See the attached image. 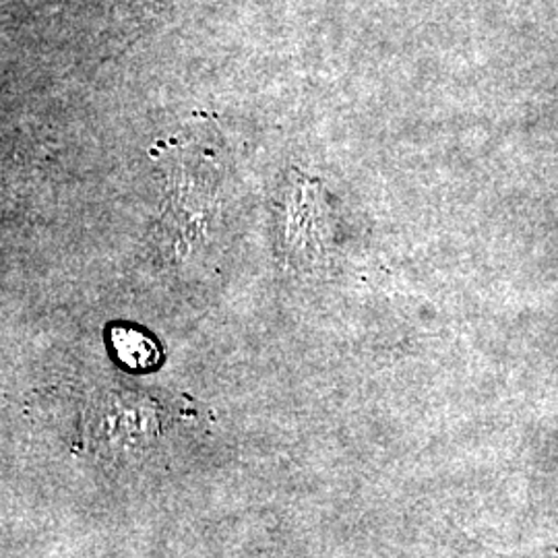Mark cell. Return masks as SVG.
I'll list each match as a JSON object with an SVG mask.
<instances>
[{"label": "cell", "mask_w": 558, "mask_h": 558, "mask_svg": "<svg viewBox=\"0 0 558 558\" xmlns=\"http://www.w3.org/2000/svg\"><path fill=\"white\" fill-rule=\"evenodd\" d=\"M112 345L122 364L135 371L154 368L160 362V350L156 341L137 329L117 327L112 329Z\"/></svg>", "instance_id": "6da1fadb"}]
</instances>
